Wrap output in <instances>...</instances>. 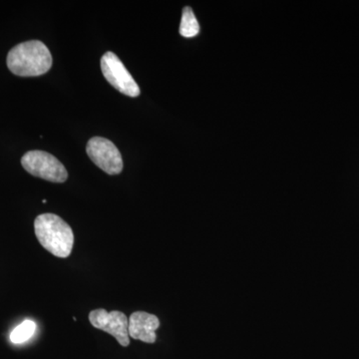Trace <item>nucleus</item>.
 <instances>
[{
	"mask_svg": "<svg viewBox=\"0 0 359 359\" xmlns=\"http://www.w3.org/2000/svg\"><path fill=\"white\" fill-rule=\"evenodd\" d=\"M6 62L9 70L18 76H40L50 70L52 55L43 42L32 40L13 47Z\"/></svg>",
	"mask_w": 359,
	"mask_h": 359,
	"instance_id": "nucleus-1",
	"label": "nucleus"
},
{
	"mask_svg": "<svg viewBox=\"0 0 359 359\" xmlns=\"http://www.w3.org/2000/svg\"><path fill=\"white\" fill-rule=\"evenodd\" d=\"M34 231L40 245L53 256L66 259L74 245V233L69 224L57 215H39L34 221Z\"/></svg>",
	"mask_w": 359,
	"mask_h": 359,
	"instance_id": "nucleus-2",
	"label": "nucleus"
},
{
	"mask_svg": "<svg viewBox=\"0 0 359 359\" xmlns=\"http://www.w3.org/2000/svg\"><path fill=\"white\" fill-rule=\"evenodd\" d=\"M21 165L32 176L53 183H65L68 178L67 170L62 163L43 151H29L21 159Z\"/></svg>",
	"mask_w": 359,
	"mask_h": 359,
	"instance_id": "nucleus-3",
	"label": "nucleus"
},
{
	"mask_svg": "<svg viewBox=\"0 0 359 359\" xmlns=\"http://www.w3.org/2000/svg\"><path fill=\"white\" fill-rule=\"evenodd\" d=\"M101 70L106 80L118 91L129 97L140 95L138 84L113 52H107L101 58Z\"/></svg>",
	"mask_w": 359,
	"mask_h": 359,
	"instance_id": "nucleus-4",
	"label": "nucleus"
},
{
	"mask_svg": "<svg viewBox=\"0 0 359 359\" xmlns=\"http://www.w3.org/2000/svg\"><path fill=\"white\" fill-rule=\"evenodd\" d=\"M86 152L97 167L109 175H118L123 170L122 156L114 144L102 137H94L87 143Z\"/></svg>",
	"mask_w": 359,
	"mask_h": 359,
	"instance_id": "nucleus-5",
	"label": "nucleus"
},
{
	"mask_svg": "<svg viewBox=\"0 0 359 359\" xmlns=\"http://www.w3.org/2000/svg\"><path fill=\"white\" fill-rule=\"evenodd\" d=\"M89 320L94 327L114 337L120 346H129V318L126 314L118 311L108 313L104 309H94L89 313Z\"/></svg>",
	"mask_w": 359,
	"mask_h": 359,
	"instance_id": "nucleus-6",
	"label": "nucleus"
},
{
	"mask_svg": "<svg viewBox=\"0 0 359 359\" xmlns=\"http://www.w3.org/2000/svg\"><path fill=\"white\" fill-rule=\"evenodd\" d=\"M160 327V320L154 314L136 311L130 316L129 337L146 344H154L157 339L156 330Z\"/></svg>",
	"mask_w": 359,
	"mask_h": 359,
	"instance_id": "nucleus-7",
	"label": "nucleus"
},
{
	"mask_svg": "<svg viewBox=\"0 0 359 359\" xmlns=\"http://www.w3.org/2000/svg\"><path fill=\"white\" fill-rule=\"evenodd\" d=\"M200 25L194 14L193 9L187 6L182 13L181 25H180V34L182 36L191 39L199 34Z\"/></svg>",
	"mask_w": 359,
	"mask_h": 359,
	"instance_id": "nucleus-8",
	"label": "nucleus"
},
{
	"mask_svg": "<svg viewBox=\"0 0 359 359\" xmlns=\"http://www.w3.org/2000/svg\"><path fill=\"white\" fill-rule=\"evenodd\" d=\"M36 330V325L32 320H25L21 325L16 327L11 334V340L15 344H23L32 339Z\"/></svg>",
	"mask_w": 359,
	"mask_h": 359,
	"instance_id": "nucleus-9",
	"label": "nucleus"
}]
</instances>
